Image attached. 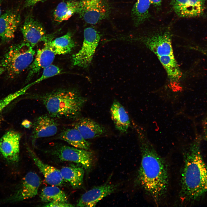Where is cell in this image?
Here are the masks:
<instances>
[{
  "mask_svg": "<svg viewBox=\"0 0 207 207\" xmlns=\"http://www.w3.org/2000/svg\"><path fill=\"white\" fill-rule=\"evenodd\" d=\"M205 0H171L172 9L181 18L200 16L205 9Z\"/></svg>",
  "mask_w": 207,
  "mask_h": 207,
  "instance_id": "12",
  "label": "cell"
},
{
  "mask_svg": "<svg viewBox=\"0 0 207 207\" xmlns=\"http://www.w3.org/2000/svg\"><path fill=\"white\" fill-rule=\"evenodd\" d=\"M204 138L205 140L207 142V129L206 130L204 135Z\"/></svg>",
  "mask_w": 207,
  "mask_h": 207,
  "instance_id": "33",
  "label": "cell"
},
{
  "mask_svg": "<svg viewBox=\"0 0 207 207\" xmlns=\"http://www.w3.org/2000/svg\"><path fill=\"white\" fill-rule=\"evenodd\" d=\"M34 97L41 101L49 114L55 118H76L86 101L76 90L67 89H60Z\"/></svg>",
  "mask_w": 207,
  "mask_h": 207,
  "instance_id": "3",
  "label": "cell"
},
{
  "mask_svg": "<svg viewBox=\"0 0 207 207\" xmlns=\"http://www.w3.org/2000/svg\"><path fill=\"white\" fill-rule=\"evenodd\" d=\"M61 72L62 70L60 68L56 66L51 64L43 69L41 76L36 81L38 83H39L47 78L58 75Z\"/></svg>",
  "mask_w": 207,
  "mask_h": 207,
  "instance_id": "26",
  "label": "cell"
},
{
  "mask_svg": "<svg viewBox=\"0 0 207 207\" xmlns=\"http://www.w3.org/2000/svg\"><path fill=\"white\" fill-rule=\"evenodd\" d=\"M85 139H93L105 134V128L94 120L88 118H78L72 124Z\"/></svg>",
  "mask_w": 207,
  "mask_h": 207,
  "instance_id": "16",
  "label": "cell"
},
{
  "mask_svg": "<svg viewBox=\"0 0 207 207\" xmlns=\"http://www.w3.org/2000/svg\"><path fill=\"white\" fill-rule=\"evenodd\" d=\"M78 8V1L61 2L58 5L54 11V19L59 22L67 20L75 13H77Z\"/></svg>",
  "mask_w": 207,
  "mask_h": 207,
  "instance_id": "22",
  "label": "cell"
},
{
  "mask_svg": "<svg viewBox=\"0 0 207 207\" xmlns=\"http://www.w3.org/2000/svg\"><path fill=\"white\" fill-rule=\"evenodd\" d=\"M111 117L116 128L122 133L127 131L131 124L128 114L124 107L115 100L111 107Z\"/></svg>",
  "mask_w": 207,
  "mask_h": 207,
  "instance_id": "18",
  "label": "cell"
},
{
  "mask_svg": "<svg viewBox=\"0 0 207 207\" xmlns=\"http://www.w3.org/2000/svg\"><path fill=\"white\" fill-rule=\"evenodd\" d=\"M57 186L51 185L44 188L40 195L41 200L46 202L54 201L67 202L68 198L66 194Z\"/></svg>",
  "mask_w": 207,
  "mask_h": 207,
  "instance_id": "24",
  "label": "cell"
},
{
  "mask_svg": "<svg viewBox=\"0 0 207 207\" xmlns=\"http://www.w3.org/2000/svg\"><path fill=\"white\" fill-rule=\"evenodd\" d=\"M28 150L35 164L44 176L46 182L51 185H62L64 180L60 170L44 163L30 149H28Z\"/></svg>",
  "mask_w": 207,
  "mask_h": 207,
  "instance_id": "17",
  "label": "cell"
},
{
  "mask_svg": "<svg viewBox=\"0 0 207 207\" xmlns=\"http://www.w3.org/2000/svg\"><path fill=\"white\" fill-rule=\"evenodd\" d=\"M21 31L23 41L33 48L39 42H44L52 37L47 35L42 24L32 16L26 19Z\"/></svg>",
  "mask_w": 207,
  "mask_h": 207,
  "instance_id": "10",
  "label": "cell"
},
{
  "mask_svg": "<svg viewBox=\"0 0 207 207\" xmlns=\"http://www.w3.org/2000/svg\"><path fill=\"white\" fill-rule=\"evenodd\" d=\"M84 170L83 167L70 166L63 167L60 170L63 180L69 183L73 188L77 189L83 184Z\"/></svg>",
  "mask_w": 207,
  "mask_h": 207,
  "instance_id": "21",
  "label": "cell"
},
{
  "mask_svg": "<svg viewBox=\"0 0 207 207\" xmlns=\"http://www.w3.org/2000/svg\"><path fill=\"white\" fill-rule=\"evenodd\" d=\"M55 119L49 114H46L35 119L32 124L31 139L33 143L38 139L51 137L56 134L58 125Z\"/></svg>",
  "mask_w": 207,
  "mask_h": 207,
  "instance_id": "13",
  "label": "cell"
},
{
  "mask_svg": "<svg viewBox=\"0 0 207 207\" xmlns=\"http://www.w3.org/2000/svg\"><path fill=\"white\" fill-rule=\"evenodd\" d=\"M46 0H26L24 4L26 7H30L35 5L39 2H43Z\"/></svg>",
  "mask_w": 207,
  "mask_h": 207,
  "instance_id": "28",
  "label": "cell"
},
{
  "mask_svg": "<svg viewBox=\"0 0 207 207\" xmlns=\"http://www.w3.org/2000/svg\"><path fill=\"white\" fill-rule=\"evenodd\" d=\"M84 40L81 49L72 56L74 66L86 68L91 63L100 39L99 33L94 28L88 27L84 31Z\"/></svg>",
  "mask_w": 207,
  "mask_h": 207,
  "instance_id": "5",
  "label": "cell"
},
{
  "mask_svg": "<svg viewBox=\"0 0 207 207\" xmlns=\"http://www.w3.org/2000/svg\"><path fill=\"white\" fill-rule=\"evenodd\" d=\"M181 176L179 198L182 202L197 201L207 192V166L198 140L191 144L184 154Z\"/></svg>",
  "mask_w": 207,
  "mask_h": 207,
  "instance_id": "2",
  "label": "cell"
},
{
  "mask_svg": "<svg viewBox=\"0 0 207 207\" xmlns=\"http://www.w3.org/2000/svg\"><path fill=\"white\" fill-rule=\"evenodd\" d=\"M150 0H137L132 10V15L136 25L147 20L150 17L149 9L151 4Z\"/></svg>",
  "mask_w": 207,
  "mask_h": 207,
  "instance_id": "23",
  "label": "cell"
},
{
  "mask_svg": "<svg viewBox=\"0 0 207 207\" xmlns=\"http://www.w3.org/2000/svg\"><path fill=\"white\" fill-rule=\"evenodd\" d=\"M30 84L22 89L8 95L0 100V112L15 99L24 94L31 86ZM32 86V85H31Z\"/></svg>",
  "mask_w": 207,
  "mask_h": 207,
  "instance_id": "25",
  "label": "cell"
},
{
  "mask_svg": "<svg viewBox=\"0 0 207 207\" xmlns=\"http://www.w3.org/2000/svg\"><path fill=\"white\" fill-rule=\"evenodd\" d=\"M51 39V38H50L45 42H47L55 55L69 53L75 46L72 35L70 32L54 39Z\"/></svg>",
  "mask_w": 207,
  "mask_h": 207,
  "instance_id": "19",
  "label": "cell"
},
{
  "mask_svg": "<svg viewBox=\"0 0 207 207\" xmlns=\"http://www.w3.org/2000/svg\"><path fill=\"white\" fill-rule=\"evenodd\" d=\"M36 52L24 41L11 45L3 55L0 66L4 68L8 77L14 79L28 68Z\"/></svg>",
  "mask_w": 207,
  "mask_h": 207,
  "instance_id": "4",
  "label": "cell"
},
{
  "mask_svg": "<svg viewBox=\"0 0 207 207\" xmlns=\"http://www.w3.org/2000/svg\"><path fill=\"white\" fill-rule=\"evenodd\" d=\"M43 206L51 207H73L74 206L71 204L68 203L67 202L61 201H54L49 202Z\"/></svg>",
  "mask_w": 207,
  "mask_h": 207,
  "instance_id": "27",
  "label": "cell"
},
{
  "mask_svg": "<svg viewBox=\"0 0 207 207\" xmlns=\"http://www.w3.org/2000/svg\"><path fill=\"white\" fill-rule=\"evenodd\" d=\"M44 47L38 50L33 61L28 68L26 80L30 81L42 69L51 64L56 55L47 42H44Z\"/></svg>",
  "mask_w": 207,
  "mask_h": 207,
  "instance_id": "14",
  "label": "cell"
},
{
  "mask_svg": "<svg viewBox=\"0 0 207 207\" xmlns=\"http://www.w3.org/2000/svg\"><path fill=\"white\" fill-rule=\"evenodd\" d=\"M20 22L19 15L11 10L0 16V37L2 42L8 43L14 39Z\"/></svg>",
  "mask_w": 207,
  "mask_h": 207,
  "instance_id": "15",
  "label": "cell"
},
{
  "mask_svg": "<svg viewBox=\"0 0 207 207\" xmlns=\"http://www.w3.org/2000/svg\"><path fill=\"white\" fill-rule=\"evenodd\" d=\"M77 12L87 23L94 24L107 18L111 8L107 0H80Z\"/></svg>",
  "mask_w": 207,
  "mask_h": 207,
  "instance_id": "6",
  "label": "cell"
},
{
  "mask_svg": "<svg viewBox=\"0 0 207 207\" xmlns=\"http://www.w3.org/2000/svg\"><path fill=\"white\" fill-rule=\"evenodd\" d=\"M200 52L207 56V49L202 48L201 49Z\"/></svg>",
  "mask_w": 207,
  "mask_h": 207,
  "instance_id": "31",
  "label": "cell"
},
{
  "mask_svg": "<svg viewBox=\"0 0 207 207\" xmlns=\"http://www.w3.org/2000/svg\"><path fill=\"white\" fill-rule=\"evenodd\" d=\"M141 155L135 183L157 205L165 198L169 183L167 165L147 138L145 130L135 126Z\"/></svg>",
  "mask_w": 207,
  "mask_h": 207,
  "instance_id": "1",
  "label": "cell"
},
{
  "mask_svg": "<svg viewBox=\"0 0 207 207\" xmlns=\"http://www.w3.org/2000/svg\"><path fill=\"white\" fill-rule=\"evenodd\" d=\"M54 152L61 160L80 164L87 172L92 166L93 154L87 150L64 145L57 148Z\"/></svg>",
  "mask_w": 207,
  "mask_h": 207,
  "instance_id": "7",
  "label": "cell"
},
{
  "mask_svg": "<svg viewBox=\"0 0 207 207\" xmlns=\"http://www.w3.org/2000/svg\"><path fill=\"white\" fill-rule=\"evenodd\" d=\"M1 14V0H0V16Z\"/></svg>",
  "mask_w": 207,
  "mask_h": 207,
  "instance_id": "34",
  "label": "cell"
},
{
  "mask_svg": "<svg viewBox=\"0 0 207 207\" xmlns=\"http://www.w3.org/2000/svg\"></svg>",
  "mask_w": 207,
  "mask_h": 207,
  "instance_id": "35",
  "label": "cell"
},
{
  "mask_svg": "<svg viewBox=\"0 0 207 207\" xmlns=\"http://www.w3.org/2000/svg\"><path fill=\"white\" fill-rule=\"evenodd\" d=\"M4 72H5V70L4 68L0 66V76H1Z\"/></svg>",
  "mask_w": 207,
  "mask_h": 207,
  "instance_id": "32",
  "label": "cell"
},
{
  "mask_svg": "<svg viewBox=\"0 0 207 207\" xmlns=\"http://www.w3.org/2000/svg\"><path fill=\"white\" fill-rule=\"evenodd\" d=\"M41 183V179L37 174L33 172H29L23 178L19 189L2 202H15L34 197L37 194Z\"/></svg>",
  "mask_w": 207,
  "mask_h": 207,
  "instance_id": "8",
  "label": "cell"
},
{
  "mask_svg": "<svg viewBox=\"0 0 207 207\" xmlns=\"http://www.w3.org/2000/svg\"><path fill=\"white\" fill-rule=\"evenodd\" d=\"M23 126L27 129L29 128L32 126V123L27 120H23L21 124Z\"/></svg>",
  "mask_w": 207,
  "mask_h": 207,
  "instance_id": "29",
  "label": "cell"
},
{
  "mask_svg": "<svg viewBox=\"0 0 207 207\" xmlns=\"http://www.w3.org/2000/svg\"><path fill=\"white\" fill-rule=\"evenodd\" d=\"M21 138L20 133L12 130L7 131L0 138V152L9 163L19 160Z\"/></svg>",
  "mask_w": 207,
  "mask_h": 207,
  "instance_id": "9",
  "label": "cell"
},
{
  "mask_svg": "<svg viewBox=\"0 0 207 207\" xmlns=\"http://www.w3.org/2000/svg\"><path fill=\"white\" fill-rule=\"evenodd\" d=\"M59 138L74 147L87 150L90 149V143L84 139L74 127L63 130L60 134Z\"/></svg>",
  "mask_w": 207,
  "mask_h": 207,
  "instance_id": "20",
  "label": "cell"
},
{
  "mask_svg": "<svg viewBox=\"0 0 207 207\" xmlns=\"http://www.w3.org/2000/svg\"><path fill=\"white\" fill-rule=\"evenodd\" d=\"M118 184L107 182L105 184L94 187L87 191L81 196L77 204L78 207H94L104 198L116 191Z\"/></svg>",
  "mask_w": 207,
  "mask_h": 207,
  "instance_id": "11",
  "label": "cell"
},
{
  "mask_svg": "<svg viewBox=\"0 0 207 207\" xmlns=\"http://www.w3.org/2000/svg\"><path fill=\"white\" fill-rule=\"evenodd\" d=\"M151 4L156 7H159L161 5L162 0H150Z\"/></svg>",
  "mask_w": 207,
  "mask_h": 207,
  "instance_id": "30",
  "label": "cell"
}]
</instances>
